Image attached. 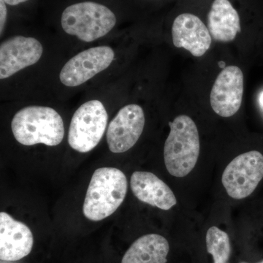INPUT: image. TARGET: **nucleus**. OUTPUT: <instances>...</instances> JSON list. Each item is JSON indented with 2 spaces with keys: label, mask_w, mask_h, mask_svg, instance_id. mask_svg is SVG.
Segmentation results:
<instances>
[{
  "label": "nucleus",
  "mask_w": 263,
  "mask_h": 263,
  "mask_svg": "<svg viewBox=\"0 0 263 263\" xmlns=\"http://www.w3.org/2000/svg\"><path fill=\"white\" fill-rule=\"evenodd\" d=\"M11 129L15 140L24 146L42 144L55 146L61 143L65 127L61 116L49 107H26L15 114Z\"/></svg>",
  "instance_id": "f257e3e1"
},
{
  "label": "nucleus",
  "mask_w": 263,
  "mask_h": 263,
  "mask_svg": "<svg viewBox=\"0 0 263 263\" xmlns=\"http://www.w3.org/2000/svg\"><path fill=\"white\" fill-rule=\"evenodd\" d=\"M127 193V179L115 167L97 169L91 177L83 206L85 217L101 221L122 205Z\"/></svg>",
  "instance_id": "f03ea898"
},
{
  "label": "nucleus",
  "mask_w": 263,
  "mask_h": 263,
  "mask_svg": "<svg viewBox=\"0 0 263 263\" xmlns=\"http://www.w3.org/2000/svg\"><path fill=\"white\" fill-rule=\"evenodd\" d=\"M168 137L164 143V160L171 176H187L196 165L200 143L195 123L190 117L180 115L169 122Z\"/></svg>",
  "instance_id": "7ed1b4c3"
},
{
  "label": "nucleus",
  "mask_w": 263,
  "mask_h": 263,
  "mask_svg": "<svg viewBox=\"0 0 263 263\" xmlns=\"http://www.w3.org/2000/svg\"><path fill=\"white\" fill-rule=\"evenodd\" d=\"M116 23L117 18L111 10L93 2L70 5L61 18L62 28L67 34L87 43L106 35Z\"/></svg>",
  "instance_id": "20e7f679"
},
{
  "label": "nucleus",
  "mask_w": 263,
  "mask_h": 263,
  "mask_svg": "<svg viewBox=\"0 0 263 263\" xmlns=\"http://www.w3.org/2000/svg\"><path fill=\"white\" fill-rule=\"evenodd\" d=\"M108 118L106 109L99 100H90L81 105L74 114L69 128L71 148L81 153L95 148L105 133Z\"/></svg>",
  "instance_id": "39448f33"
},
{
  "label": "nucleus",
  "mask_w": 263,
  "mask_h": 263,
  "mask_svg": "<svg viewBox=\"0 0 263 263\" xmlns=\"http://www.w3.org/2000/svg\"><path fill=\"white\" fill-rule=\"evenodd\" d=\"M262 178L263 155L257 151H251L230 162L221 182L230 197L241 200L253 193Z\"/></svg>",
  "instance_id": "423d86ee"
},
{
  "label": "nucleus",
  "mask_w": 263,
  "mask_h": 263,
  "mask_svg": "<svg viewBox=\"0 0 263 263\" xmlns=\"http://www.w3.org/2000/svg\"><path fill=\"white\" fill-rule=\"evenodd\" d=\"M114 57V50L108 46H98L81 52L62 67L60 81L69 87L80 86L108 68Z\"/></svg>",
  "instance_id": "0eeeda50"
},
{
  "label": "nucleus",
  "mask_w": 263,
  "mask_h": 263,
  "mask_svg": "<svg viewBox=\"0 0 263 263\" xmlns=\"http://www.w3.org/2000/svg\"><path fill=\"white\" fill-rule=\"evenodd\" d=\"M145 125L143 108L130 104L120 109L109 124L107 143L113 153H124L130 149L139 140Z\"/></svg>",
  "instance_id": "6e6552de"
},
{
  "label": "nucleus",
  "mask_w": 263,
  "mask_h": 263,
  "mask_svg": "<svg viewBox=\"0 0 263 263\" xmlns=\"http://www.w3.org/2000/svg\"><path fill=\"white\" fill-rule=\"evenodd\" d=\"M243 95V72L236 66H228L221 70L214 82L211 91V105L220 117H233L241 106Z\"/></svg>",
  "instance_id": "1a4fd4ad"
},
{
  "label": "nucleus",
  "mask_w": 263,
  "mask_h": 263,
  "mask_svg": "<svg viewBox=\"0 0 263 263\" xmlns=\"http://www.w3.org/2000/svg\"><path fill=\"white\" fill-rule=\"evenodd\" d=\"M42 44L35 38L15 36L0 46V79L9 78L34 65L42 56Z\"/></svg>",
  "instance_id": "9d476101"
},
{
  "label": "nucleus",
  "mask_w": 263,
  "mask_h": 263,
  "mask_svg": "<svg viewBox=\"0 0 263 263\" xmlns=\"http://www.w3.org/2000/svg\"><path fill=\"white\" fill-rule=\"evenodd\" d=\"M172 37L176 48H184L196 57L203 56L212 45L209 29L201 19L192 13H182L175 18Z\"/></svg>",
  "instance_id": "9b49d317"
},
{
  "label": "nucleus",
  "mask_w": 263,
  "mask_h": 263,
  "mask_svg": "<svg viewBox=\"0 0 263 263\" xmlns=\"http://www.w3.org/2000/svg\"><path fill=\"white\" fill-rule=\"evenodd\" d=\"M34 243L32 231L22 221L0 213V259L17 261L30 253Z\"/></svg>",
  "instance_id": "f8f14e48"
},
{
  "label": "nucleus",
  "mask_w": 263,
  "mask_h": 263,
  "mask_svg": "<svg viewBox=\"0 0 263 263\" xmlns=\"http://www.w3.org/2000/svg\"><path fill=\"white\" fill-rule=\"evenodd\" d=\"M131 190L141 202L167 211L177 203L171 189L156 175L145 171H136L130 179Z\"/></svg>",
  "instance_id": "ddd939ff"
},
{
  "label": "nucleus",
  "mask_w": 263,
  "mask_h": 263,
  "mask_svg": "<svg viewBox=\"0 0 263 263\" xmlns=\"http://www.w3.org/2000/svg\"><path fill=\"white\" fill-rule=\"evenodd\" d=\"M207 22L211 36L218 42H231L241 31L239 14L230 0H214Z\"/></svg>",
  "instance_id": "4468645a"
},
{
  "label": "nucleus",
  "mask_w": 263,
  "mask_h": 263,
  "mask_svg": "<svg viewBox=\"0 0 263 263\" xmlns=\"http://www.w3.org/2000/svg\"><path fill=\"white\" fill-rule=\"evenodd\" d=\"M169 249L168 241L162 235H143L129 247L122 263H166Z\"/></svg>",
  "instance_id": "2eb2a0df"
},
{
  "label": "nucleus",
  "mask_w": 263,
  "mask_h": 263,
  "mask_svg": "<svg viewBox=\"0 0 263 263\" xmlns=\"http://www.w3.org/2000/svg\"><path fill=\"white\" fill-rule=\"evenodd\" d=\"M207 251L214 259V263H229L231 245L228 233L212 227L206 234Z\"/></svg>",
  "instance_id": "dca6fc26"
},
{
  "label": "nucleus",
  "mask_w": 263,
  "mask_h": 263,
  "mask_svg": "<svg viewBox=\"0 0 263 263\" xmlns=\"http://www.w3.org/2000/svg\"><path fill=\"white\" fill-rule=\"evenodd\" d=\"M6 3L3 0H0V31L1 34H3V29H4L5 23H6L7 11Z\"/></svg>",
  "instance_id": "f3484780"
},
{
  "label": "nucleus",
  "mask_w": 263,
  "mask_h": 263,
  "mask_svg": "<svg viewBox=\"0 0 263 263\" xmlns=\"http://www.w3.org/2000/svg\"><path fill=\"white\" fill-rule=\"evenodd\" d=\"M6 4L10 5H17L21 4V3H25V2L29 1V0H3Z\"/></svg>",
  "instance_id": "a211bd4d"
},
{
  "label": "nucleus",
  "mask_w": 263,
  "mask_h": 263,
  "mask_svg": "<svg viewBox=\"0 0 263 263\" xmlns=\"http://www.w3.org/2000/svg\"><path fill=\"white\" fill-rule=\"evenodd\" d=\"M259 103H260L261 107L263 108V91L261 93L260 95H259Z\"/></svg>",
  "instance_id": "6ab92c4d"
},
{
  "label": "nucleus",
  "mask_w": 263,
  "mask_h": 263,
  "mask_svg": "<svg viewBox=\"0 0 263 263\" xmlns=\"http://www.w3.org/2000/svg\"><path fill=\"white\" fill-rule=\"evenodd\" d=\"M240 263H249V262H240ZM257 263H263V260L260 261V262H257Z\"/></svg>",
  "instance_id": "aec40b11"
}]
</instances>
